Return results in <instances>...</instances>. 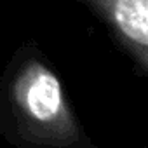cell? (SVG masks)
I'll use <instances>...</instances> for the list:
<instances>
[{
  "label": "cell",
  "mask_w": 148,
  "mask_h": 148,
  "mask_svg": "<svg viewBox=\"0 0 148 148\" xmlns=\"http://www.w3.org/2000/svg\"><path fill=\"white\" fill-rule=\"evenodd\" d=\"M14 99L32 122L44 127L63 125L70 117L59 79L38 61H30L19 71Z\"/></svg>",
  "instance_id": "1"
},
{
  "label": "cell",
  "mask_w": 148,
  "mask_h": 148,
  "mask_svg": "<svg viewBox=\"0 0 148 148\" xmlns=\"http://www.w3.org/2000/svg\"><path fill=\"white\" fill-rule=\"evenodd\" d=\"M115 28L122 42L146 64L148 0H87Z\"/></svg>",
  "instance_id": "2"
}]
</instances>
